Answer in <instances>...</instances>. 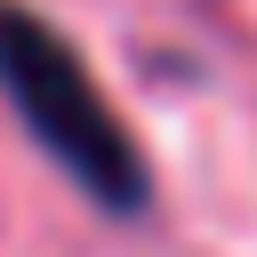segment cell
Instances as JSON below:
<instances>
[{
    "instance_id": "obj_1",
    "label": "cell",
    "mask_w": 257,
    "mask_h": 257,
    "mask_svg": "<svg viewBox=\"0 0 257 257\" xmlns=\"http://www.w3.org/2000/svg\"><path fill=\"white\" fill-rule=\"evenodd\" d=\"M0 96L24 120V137L112 217H137L153 193V169L128 137V120L112 112V96L88 80V64L72 56V40L56 24H40L32 8L0 0Z\"/></svg>"
}]
</instances>
